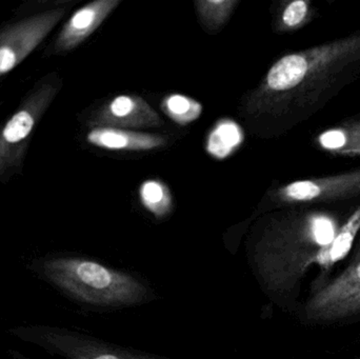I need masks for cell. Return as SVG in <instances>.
Listing matches in <instances>:
<instances>
[{"label":"cell","mask_w":360,"mask_h":359,"mask_svg":"<svg viewBox=\"0 0 360 359\" xmlns=\"http://www.w3.org/2000/svg\"><path fill=\"white\" fill-rule=\"evenodd\" d=\"M269 227L252 254V266L270 296H295L313 266L319 275L310 294L323 288L332 270L350 255L360 232V206L347 218L329 209L304 206Z\"/></svg>","instance_id":"1"},{"label":"cell","mask_w":360,"mask_h":359,"mask_svg":"<svg viewBox=\"0 0 360 359\" xmlns=\"http://www.w3.org/2000/svg\"><path fill=\"white\" fill-rule=\"evenodd\" d=\"M360 76V30L290 53L264 76L255 107L289 126L319 113Z\"/></svg>","instance_id":"2"},{"label":"cell","mask_w":360,"mask_h":359,"mask_svg":"<svg viewBox=\"0 0 360 359\" xmlns=\"http://www.w3.org/2000/svg\"><path fill=\"white\" fill-rule=\"evenodd\" d=\"M42 273L73 299L98 309H120L141 305L154 292L141 278L82 257L46 259Z\"/></svg>","instance_id":"3"},{"label":"cell","mask_w":360,"mask_h":359,"mask_svg":"<svg viewBox=\"0 0 360 359\" xmlns=\"http://www.w3.org/2000/svg\"><path fill=\"white\" fill-rule=\"evenodd\" d=\"M60 82L54 76L40 80L0 131V178L20 166L32 133L58 94Z\"/></svg>","instance_id":"4"},{"label":"cell","mask_w":360,"mask_h":359,"mask_svg":"<svg viewBox=\"0 0 360 359\" xmlns=\"http://www.w3.org/2000/svg\"><path fill=\"white\" fill-rule=\"evenodd\" d=\"M347 267L323 288L310 294L304 318L311 324L330 325L360 316V232Z\"/></svg>","instance_id":"5"},{"label":"cell","mask_w":360,"mask_h":359,"mask_svg":"<svg viewBox=\"0 0 360 359\" xmlns=\"http://www.w3.org/2000/svg\"><path fill=\"white\" fill-rule=\"evenodd\" d=\"M16 335L67 359H170L120 347L63 329H18Z\"/></svg>","instance_id":"6"},{"label":"cell","mask_w":360,"mask_h":359,"mask_svg":"<svg viewBox=\"0 0 360 359\" xmlns=\"http://www.w3.org/2000/svg\"><path fill=\"white\" fill-rule=\"evenodd\" d=\"M55 8L20 19L0 30V77L18 67L65 16Z\"/></svg>","instance_id":"7"},{"label":"cell","mask_w":360,"mask_h":359,"mask_svg":"<svg viewBox=\"0 0 360 359\" xmlns=\"http://www.w3.org/2000/svg\"><path fill=\"white\" fill-rule=\"evenodd\" d=\"M277 200L292 206H323L360 197V168L311 177L287 183L277 190Z\"/></svg>","instance_id":"8"},{"label":"cell","mask_w":360,"mask_h":359,"mask_svg":"<svg viewBox=\"0 0 360 359\" xmlns=\"http://www.w3.org/2000/svg\"><path fill=\"white\" fill-rule=\"evenodd\" d=\"M162 122L158 112L141 97L120 95L99 110L92 119L94 126L118 129L158 128Z\"/></svg>","instance_id":"9"},{"label":"cell","mask_w":360,"mask_h":359,"mask_svg":"<svg viewBox=\"0 0 360 359\" xmlns=\"http://www.w3.org/2000/svg\"><path fill=\"white\" fill-rule=\"evenodd\" d=\"M120 4V0H96L76 11L61 29L53 51L61 54L77 48L101 27Z\"/></svg>","instance_id":"10"},{"label":"cell","mask_w":360,"mask_h":359,"mask_svg":"<svg viewBox=\"0 0 360 359\" xmlns=\"http://www.w3.org/2000/svg\"><path fill=\"white\" fill-rule=\"evenodd\" d=\"M86 141L109 151H151L166 145L160 135L111 126H94L86 134Z\"/></svg>","instance_id":"11"},{"label":"cell","mask_w":360,"mask_h":359,"mask_svg":"<svg viewBox=\"0 0 360 359\" xmlns=\"http://www.w3.org/2000/svg\"><path fill=\"white\" fill-rule=\"evenodd\" d=\"M317 149L338 157H360V117L342 120L315 136Z\"/></svg>","instance_id":"12"},{"label":"cell","mask_w":360,"mask_h":359,"mask_svg":"<svg viewBox=\"0 0 360 359\" xmlns=\"http://www.w3.org/2000/svg\"><path fill=\"white\" fill-rule=\"evenodd\" d=\"M243 141L245 133L241 126L230 118H222L210 131L205 150L215 159L224 160L241 147Z\"/></svg>","instance_id":"13"},{"label":"cell","mask_w":360,"mask_h":359,"mask_svg":"<svg viewBox=\"0 0 360 359\" xmlns=\"http://www.w3.org/2000/svg\"><path fill=\"white\" fill-rule=\"evenodd\" d=\"M143 206L158 218L168 215L172 209V195L166 183L158 179H148L139 188Z\"/></svg>","instance_id":"14"},{"label":"cell","mask_w":360,"mask_h":359,"mask_svg":"<svg viewBox=\"0 0 360 359\" xmlns=\"http://www.w3.org/2000/svg\"><path fill=\"white\" fill-rule=\"evenodd\" d=\"M162 111L179 126H186L200 117L202 105L182 94H170L162 101Z\"/></svg>","instance_id":"15"},{"label":"cell","mask_w":360,"mask_h":359,"mask_svg":"<svg viewBox=\"0 0 360 359\" xmlns=\"http://www.w3.org/2000/svg\"><path fill=\"white\" fill-rule=\"evenodd\" d=\"M237 4V0H199L195 6L205 27L214 31L230 18Z\"/></svg>","instance_id":"16"},{"label":"cell","mask_w":360,"mask_h":359,"mask_svg":"<svg viewBox=\"0 0 360 359\" xmlns=\"http://www.w3.org/2000/svg\"><path fill=\"white\" fill-rule=\"evenodd\" d=\"M312 8L308 0L289 2L281 13L279 27L283 31H294L304 27L311 20Z\"/></svg>","instance_id":"17"}]
</instances>
